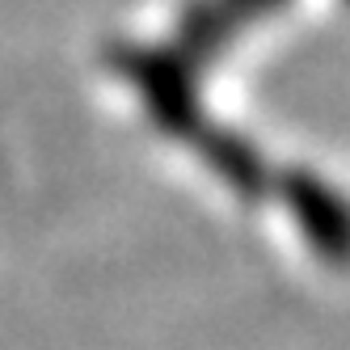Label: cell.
Masks as SVG:
<instances>
[{
    "mask_svg": "<svg viewBox=\"0 0 350 350\" xmlns=\"http://www.w3.org/2000/svg\"><path fill=\"white\" fill-rule=\"evenodd\" d=\"M110 59L122 77L139 89L144 106H148V114H152V122L161 131L190 139L207 122V110L198 102L194 81H190V72L178 55L152 51V46H118Z\"/></svg>",
    "mask_w": 350,
    "mask_h": 350,
    "instance_id": "obj_1",
    "label": "cell"
},
{
    "mask_svg": "<svg viewBox=\"0 0 350 350\" xmlns=\"http://www.w3.org/2000/svg\"><path fill=\"white\" fill-rule=\"evenodd\" d=\"M198 157H203L224 182H228L241 198H258L270 182V173H266V161L254 152V144H245L237 131H228V127H219V122H203L190 139H186Z\"/></svg>",
    "mask_w": 350,
    "mask_h": 350,
    "instance_id": "obj_3",
    "label": "cell"
},
{
    "mask_svg": "<svg viewBox=\"0 0 350 350\" xmlns=\"http://www.w3.org/2000/svg\"><path fill=\"white\" fill-rule=\"evenodd\" d=\"M274 5H283V0H219V9L228 13L232 21H245V17H258V13H266V9H274Z\"/></svg>",
    "mask_w": 350,
    "mask_h": 350,
    "instance_id": "obj_4",
    "label": "cell"
},
{
    "mask_svg": "<svg viewBox=\"0 0 350 350\" xmlns=\"http://www.w3.org/2000/svg\"><path fill=\"white\" fill-rule=\"evenodd\" d=\"M279 190L299 224V232L317 249V258L329 266H350V203L346 198L308 169L283 173Z\"/></svg>",
    "mask_w": 350,
    "mask_h": 350,
    "instance_id": "obj_2",
    "label": "cell"
}]
</instances>
